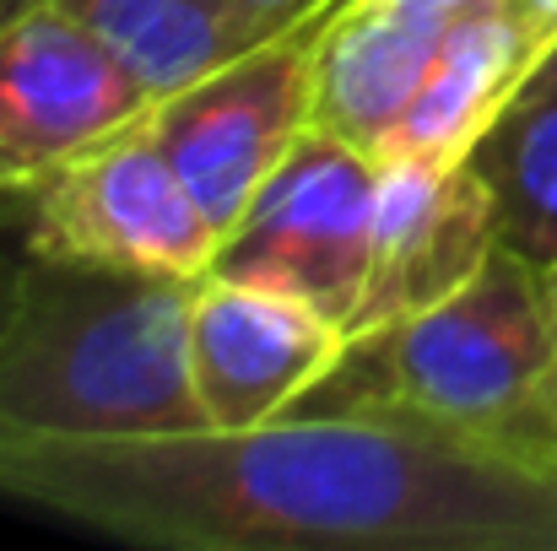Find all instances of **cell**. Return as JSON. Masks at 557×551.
I'll use <instances>...</instances> for the list:
<instances>
[{
  "mask_svg": "<svg viewBox=\"0 0 557 551\" xmlns=\"http://www.w3.org/2000/svg\"><path fill=\"white\" fill-rule=\"evenodd\" d=\"M0 498L185 551H557V476L384 411L76 438L0 427Z\"/></svg>",
  "mask_w": 557,
  "mask_h": 551,
  "instance_id": "6da1fadb",
  "label": "cell"
},
{
  "mask_svg": "<svg viewBox=\"0 0 557 551\" xmlns=\"http://www.w3.org/2000/svg\"><path fill=\"white\" fill-rule=\"evenodd\" d=\"M293 411L411 416L557 476V265L498 243L444 303L352 336Z\"/></svg>",
  "mask_w": 557,
  "mask_h": 551,
  "instance_id": "7a4b0ae2",
  "label": "cell"
},
{
  "mask_svg": "<svg viewBox=\"0 0 557 551\" xmlns=\"http://www.w3.org/2000/svg\"><path fill=\"white\" fill-rule=\"evenodd\" d=\"M189 298L195 276L27 254L0 325V427L76 438L206 427Z\"/></svg>",
  "mask_w": 557,
  "mask_h": 551,
  "instance_id": "3957f363",
  "label": "cell"
},
{
  "mask_svg": "<svg viewBox=\"0 0 557 551\" xmlns=\"http://www.w3.org/2000/svg\"><path fill=\"white\" fill-rule=\"evenodd\" d=\"M379 174L373 152L309 125L216 238L211 276L287 292L347 336L373 265Z\"/></svg>",
  "mask_w": 557,
  "mask_h": 551,
  "instance_id": "277c9868",
  "label": "cell"
},
{
  "mask_svg": "<svg viewBox=\"0 0 557 551\" xmlns=\"http://www.w3.org/2000/svg\"><path fill=\"white\" fill-rule=\"evenodd\" d=\"M11 200L22 216L27 254L49 260L206 276L222 238L180 168L169 163V152L158 147L147 114L71 152L49 174L22 184Z\"/></svg>",
  "mask_w": 557,
  "mask_h": 551,
  "instance_id": "5b68a950",
  "label": "cell"
},
{
  "mask_svg": "<svg viewBox=\"0 0 557 551\" xmlns=\"http://www.w3.org/2000/svg\"><path fill=\"white\" fill-rule=\"evenodd\" d=\"M347 0L309 11L304 22L282 27L276 38L233 54L227 65L206 71L180 92L147 109V125L169 163L180 168L200 211L227 233L265 174L287 158V147L314 125V71L325 27Z\"/></svg>",
  "mask_w": 557,
  "mask_h": 551,
  "instance_id": "8992f818",
  "label": "cell"
},
{
  "mask_svg": "<svg viewBox=\"0 0 557 551\" xmlns=\"http://www.w3.org/2000/svg\"><path fill=\"white\" fill-rule=\"evenodd\" d=\"M147 87L60 0L0 22V200L147 114Z\"/></svg>",
  "mask_w": 557,
  "mask_h": 551,
  "instance_id": "52a82bcc",
  "label": "cell"
},
{
  "mask_svg": "<svg viewBox=\"0 0 557 551\" xmlns=\"http://www.w3.org/2000/svg\"><path fill=\"white\" fill-rule=\"evenodd\" d=\"M347 336L309 303L227 281L195 276L189 298V378L206 411V427H260L287 416L342 358Z\"/></svg>",
  "mask_w": 557,
  "mask_h": 551,
  "instance_id": "ba28073f",
  "label": "cell"
},
{
  "mask_svg": "<svg viewBox=\"0 0 557 551\" xmlns=\"http://www.w3.org/2000/svg\"><path fill=\"white\" fill-rule=\"evenodd\" d=\"M493 249V205L466 163H384L369 287L347 341L444 303L482 271Z\"/></svg>",
  "mask_w": 557,
  "mask_h": 551,
  "instance_id": "9c48e42d",
  "label": "cell"
},
{
  "mask_svg": "<svg viewBox=\"0 0 557 551\" xmlns=\"http://www.w3.org/2000/svg\"><path fill=\"white\" fill-rule=\"evenodd\" d=\"M455 16H422L400 0H347L320 43L314 125L379 158L411 109Z\"/></svg>",
  "mask_w": 557,
  "mask_h": 551,
  "instance_id": "30bf717a",
  "label": "cell"
},
{
  "mask_svg": "<svg viewBox=\"0 0 557 551\" xmlns=\"http://www.w3.org/2000/svg\"><path fill=\"white\" fill-rule=\"evenodd\" d=\"M542 49L504 0L455 16L379 163H460Z\"/></svg>",
  "mask_w": 557,
  "mask_h": 551,
  "instance_id": "8fae6325",
  "label": "cell"
},
{
  "mask_svg": "<svg viewBox=\"0 0 557 551\" xmlns=\"http://www.w3.org/2000/svg\"><path fill=\"white\" fill-rule=\"evenodd\" d=\"M460 163L487 189L498 243L557 265V38L531 60Z\"/></svg>",
  "mask_w": 557,
  "mask_h": 551,
  "instance_id": "7c38bea8",
  "label": "cell"
},
{
  "mask_svg": "<svg viewBox=\"0 0 557 551\" xmlns=\"http://www.w3.org/2000/svg\"><path fill=\"white\" fill-rule=\"evenodd\" d=\"M76 22H87L120 65L147 87V98H169L233 54L276 38L238 0H60Z\"/></svg>",
  "mask_w": 557,
  "mask_h": 551,
  "instance_id": "4fadbf2b",
  "label": "cell"
},
{
  "mask_svg": "<svg viewBox=\"0 0 557 551\" xmlns=\"http://www.w3.org/2000/svg\"><path fill=\"white\" fill-rule=\"evenodd\" d=\"M22 260H27V243H22V216H16V200H0V325H5V314H11Z\"/></svg>",
  "mask_w": 557,
  "mask_h": 551,
  "instance_id": "5bb4252c",
  "label": "cell"
},
{
  "mask_svg": "<svg viewBox=\"0 0 557 551\" xmlns=\"http://www.w3.org/2000/svg\"><path fill=\"white\" fill-rule=\"evenodd\" d=\"M265 33H282V27H293V22H304L309 11H320V5H331V0H238Z\"/></svg>",
  "mask_w": 557,
  "mask_h": 551,
  "instance_id": "9a60e30c",
  "label": "cell"
},
{
  "mask_svg": "<svg viewBox=\"0 0 557 551\" xmlns=\"http://www.w3.org/2000/svg\"><path fill=\"white\" fill-rule=\"evenodd\" d=\"M515 16H520V27L536 38V43H553L557 38V0H504Z\"/></svg>",
  "mask_w": 557,
  "mask_h": 551,
  "instance_id": "2e32d148",
  "label": "cell"
},
{
  "mask_svg": "<svg viewBox=\"0 0 557 551\" xmlns=\"http://www.w3.org/2000/svg\"><path fill=\"white\" fill-rule=\"evenodd\" d=\"M400 5H411V11H422V16H466V11L493 5V0H400Z\"/></svg>",
  "mask_w": 557,
  "mask_h": 551,
  "instance_id": "e0dca14e",
  "label": "cell"
},
{
  "mask_svg": "<svg viewBox=\"0 0 557 551\" xmlns=\"http://www.w3.org/2000/svg\"><path fill=\"white\" fill-rule=\"evenodd\" d=\"M22 5H33V0H0V22H5V16H16Z\"/></svg>",
  "mask_w": 557,
  "mask_h": 551,
  "instance_id": "ac0fdd59",
  "label": "cell"
}]
</instances>
